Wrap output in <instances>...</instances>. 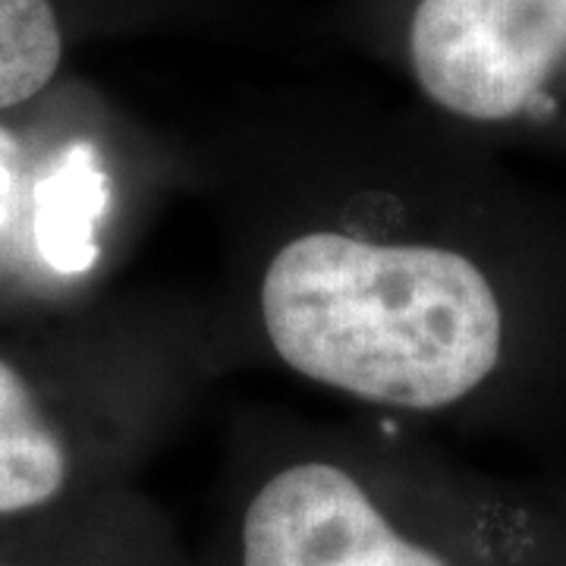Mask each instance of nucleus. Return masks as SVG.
<instances>
[{"label": "nucleus", "mask_w": 566, "mask_h": 566, "mask_svg": "<svg viewBox=\"0 0 566 566\" xmlns=\"http://www.w3.org/2000/svg\"><path fill=\"white\" fill-rule=\"evenodd\" d=\"M255 315L283 368L400 412L463 403L504 359V305L453 245L305 227L264 259Z\"/></svg>", "instance_id": "1"}, {"label": "nucleus", "mask_w": 566, "mask_h": 566, "mask_svg": "<svg viewBox=\"0 0 566 566\" xmlns=\"http://www.w3.org/2000/svg\"><path fill=\"white\" fill-rule=\"evenodd\" d=\"M385 460L293 450L252 465L199 566H504L501 523Z\"/></svg>", "instance_id": "2"}, {"label": "nucleus", "mask_w": 566, "mask_h": 566, "mask_svg": "<svg viewBox=\"0 0 566 566\" xmlns=\"http://www.w3.org/2000/svg\"><path fill=\"white\" fill-rule=\"evenodd\" d=\"M409 73L434 107L504 123L542 102L566 61V0H416Z\"/></svg>", "instance_id": "3"}, {"label": "nucleus", "mask_w": 566, "mask_h": 566, "mask_svg": "<svg viewBox=\"0 0 566 566\" xmlns=\"http://www.w3.org/2000/svg\"><path fill=\"white\" fill-rule=\"evenodd\" d=\"M51 516V535L0 542V566H196L164 513L139 494L104 491Z\"/></svg>", "instance_id": "4"}, {"label": "nucleus", "mask_w": 566, "mask_h": 566, "mask_svg": "<svg viewBox=\"0 0 566 566\" xmlns=\"http://www.w3.org/2000/svg\"><path fill=\"white\" fill-rule=\"evenodd\" d=\"M76 447L54 422L20 368L0 356V523L76 504Z\"/></svg>", "instance_id": "5"}, {"label": "nucleus", "mask_w": 566, "mask_h": 566, "mask_svg": "<svg viewBox=\"0 0 566 566\" xmlns=\"http://www.w3.org/2000/svg\"><path fill=\"white\" fill-rule=\"evenodd\" d=\"M63 63L61 17L51 0H0V111L41 95Z\"/></svg>", "instance_id": "6"}]
</instances>
